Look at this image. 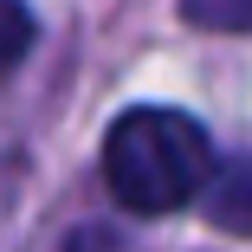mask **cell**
Wrapping results in <instances>:
<instances>
[{
	"label": "cell",
	"mask_w": 252,
	"mask_h": 252,
	"mask_svg": "<svg viewBox=\"0 0 252 252\" xmlns=\"http://www.w3.org/2000/svg\"><path fill=\"white\" fill-rule=\"evenodd\" d=\"M104 181L129 214H181L214 181V142L188 110L136 104L104 129Z\"/></svg>",
	"instance_id": "obj_1"
},
{
	"label": "cell",
	"mask_w": 252,
	"mask_h": 252,
	"mask_svg": "<svg viewBox=\"0 0 252 252\" xmlns=\"http://www.w3.org/2000/svg\"><path fill=\"white\" fill-rule=\"evenodd\" d=\"M32 45V13L20 7V0H0V78H7Z\"/></svg>",
	"instance_id": "obj_4"
},
{
	"label": "cell",
	"mask_w": 252,
	"mask_h": 252,
	"mask_svg": "<svg viewBox=\"0 0 252 252\" xmlns=\"http://www.w3.org/2000/svg\"><path fill=\"white\" fill-rule=\"evenodd\" d=\"M214 220L226 233H252V162H239L220 188H214Z\"/></svg>",
	"instance_id": "obj_2"
},
{
	"label": "cell",
	"mask_w": 252,
	"mask_h": 252,
	"mask_svg": "<svg viewBox=\"0 0 252 252\" xmlns=\"http://www.w3.org/2000/svg\"><path fill=\"white\" fill-rule=\"evenodd\" d=\"M181 20L200 32H252V0H181Z\"/></svg>",
	"instance_id": "obj_3"
}]
</instances>
